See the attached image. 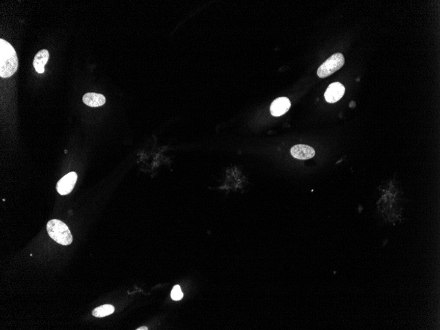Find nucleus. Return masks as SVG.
Returning <instances> with one entry per match:
<instances>
[{
    "mask_svg": "<svg viewBox=\"0 0 440 330\" xmlns=\"http://www.w3.org/2000/svg\"><path fill=\"white\" fill-rule=\"evenodd\" d=\"M291 102L287 97H279L274 100L270 106V112L274 117L284 115L291 108Z\"/></svg>",
    "mask_w": 440,
    "mask_h": 330,
    "instance_id": "423d86ee",
    "label": "nucleus"
},
{
    "mask_svg": "<svg viewBox=\"0 0 440 330\" xmlns=\"http://www.w3.org/2000/svg\"><path fill=\"white\" fill-rule=\"evenodd\" d=\"M171 297L173 300L179 301L183 297V293L179 285H175L171 293Z\"/></svg>",
    "mask_w": 440,
    "mask_h": 330,
    "instance_id": "9b49d317",
    "label": "nucleus"
},
{
    "mask_svg": "<svg viewBox=\"0 0 440 330\" xmlns=\"http://www.w3.org/2000/svg\"><path fill=\"white\" fill-rule=\"evenodd\" d=\"M77 175L75 172H70L65 175L57 183L56 189L61 195H67L74 189L77 181Z\"/></svg>",
    "mask_w": 440,
    "mask_h": 330,
    "instance_id": "20e7f679",
    "label": "nucleus"
},
{
    "mask_svg": "<svg viewBox=\"0 0 440 330\" xmlns=\"http://www.w3.org/2000/svg\"><path fill=\"white\" fill-rule=\"evenodd\" d=\"M114 311V306L111 305V304H104V305L96 308L92 311V314L96 318H103L110 315V314L113 313Z\"/></svg>",
    "mask_w": 440,
    "mask_h": 330,
    "instance_id": "9d476101",
    "label": "nucleus"
},
{
    "mask_svg": "<svg viewBox=\"0 0 440 330\" xmlns=\"http://www.w3.org/2000/svg\"><path fill=\"white\" fill-rule=\"evenodd\" d=\"M19 66L16 51L6 40L0 39V77L9 78L16 73Z\"/></svg>",
    "mask_w": 440,
    "mask_h": 330,
    "instance_id": "f257e3e1",
    "label": "nucleus"
},
{
    "mask_svg": "<svg viewBox=\"0 0 440 330\" xmlns=\"http://www.w3.org/2000/svg\"><path fill=\"white\" fill-rule=\"evenodd\" d=\"M48 235L58 244L67 246L73 242V236L67 225L59 220H52L47 223Z\"/></svg>",
    "mask_w": 440,
    "mask_h": 330,
    "instance_id": "f03ea898",
    "label": "nucleus"
},
{
    "mask_svg": "<svg viewBox=\"0 0 440 330\" xmlns=\"http://www.w3.org/2000/svg\"><path fill=\"white\" fill-rule=\"evenodd\" d=\"M148 328L146 326H142V327L137 328V330H148Z\"/></svg>",
    "mask_w": 440,
    "mask_h": 330,
    "instance_id": "f8f14e48",
    "label": "nucleus"
},
{
    "mask_svg": "<svg viewBox=\"0 0 440 330\" xmlns=\"http://www.w3.org/2000/svg\"><path fill=\"white\" fill-rule=\"evenodd\" d=\"M344 63L345 57L342 54H333L320 65L317 71L318 76L320 78H326L330 76L340 69Z\"/></svg>",
    "mask_w": 440,
    "mask_h": 330,
    "instance_id": "7ed1b4c3",
    "label": "nucleus"
},
{
    "mask_svg": "<svg viewBox=\"0 0 440 330\" xmlns=\"http://www.w3.org/2000/svg\"><path fill=\"white\" fill-rule=\"evenodd\" d=\"M291 154L297 159L305 160L313 158L315 156V150L311 146L298 144L291 148Z\"/></svg>",
    "mask_w": 440,
    "mask_h": 330,
    "instance_id": "0eeeda50",
    "label": "nucleus"
},
{
    "mask_svg": "<svg viewBox=\"0 0 440 330\" xmlns=\"http://www.w3.org/2000/svg\"><path fill=\"white\" fill-rule=\"evenodd\" d=\"M82 101L90 107H100L106 103V98L102 94L88 92L84 94L82 97Z\"/></svg>",
    "mask_w": 440,
    "mask_h": 330,
    "instance_id": "1a4fd4ad",
    "label": "nucleus"
},
{
    "mask_svg": "<svg viewBox=\"0 0 440 330\" xmlns=\"http://www.w3.org/2000/svg\"><path fill=\"white\" fill-rule=\"evenodd\" d=\"M67 152V150H65V153L66 154Z\"/></svg>",
    "mask_w": 440,
    "mask_h": 330,
    "instance_id": "ddd939ff",
    "label": "nucleus"
},
{
    "mask_svg": "<svg viewBox=\"0 0 440 330\" xmlns=\"http://www.w3.org/2000/svg\"><path fill=\"white\" fill-rule=\"evenodd\" d=\"M50 54L47 50H41L36 54L33 61V66L36 72L42 74L45 69L44 67L49 59Z\"/></svg>",
    "mask_w": 440,
    "mask_h": 330,
    "instance_id": "6e6552de",
    "label": "nucleus"
},
{
    "mask_svg": "<svg viewBox=\"0 0 440 330\" xmlns=\"http://www.w3.org/2000/svg\"><path fill=\"white\" fill-rule=\"evenodd\" d=\"M345 92V86L339 82H333L328 86L324 97L328 103H335L341 99Z\"/></svg>",
    "mask_w": 440,
    "mask_h": 330,
    "instance_id": "39448f33",
    "label": "nucleus"
}]
</instances>
